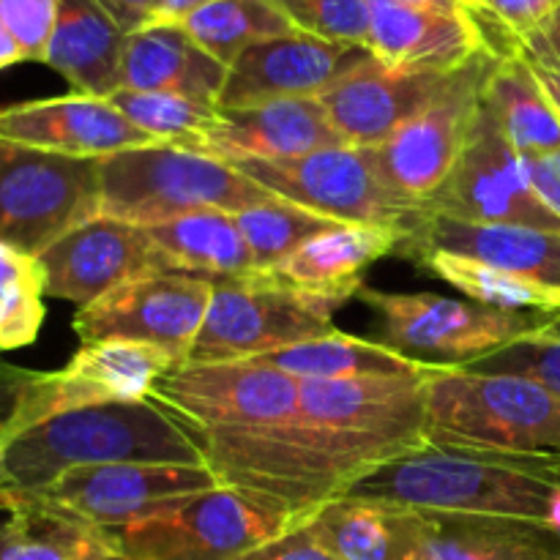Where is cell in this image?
Returning <instances> with one entry per match:
<instances>
[{"mask_svg":"<svg viewBox=\"0 0 560 560\" xmlns=\"http://www.w3.org/2000/svg\"><path fill=\"white\" fill-rule=\"evenodd\" d=\"M345 495L410 512L512 520L550 530L560 501V457L427 443L372 468Z\"/></svg>","mask_w":560,"mask_h":560,"instance_id":"1","label":"cell"},{"mask_svg":"<svg viewBox=\"0 0 560 560\" xmlns=\"http://www.w3.org/2000/svg\"><path fill=\"white\" fill-rule=\"evenodd\" d=\"M206 465L195 432L162 405L113 402L69 410L0 443V487L33 492L80 465Z\"/></svg>","mask_w":560,"mask_h":560,"instance_id":"2","label":"cell"},{"mask_svg":"<svg viewBox=\"0 0 560 560\" xmlns=\"http://www.w3.org/2000/svg\"><path fill=\"white\" fill-rule=\"evenodd\" d=\"M195 438L222 485L271 498L301 520L383 465L381 454L359 438L299 413L282 424L195 432Z\"/></svg>","mask_w":560,"mask_h":560,"instance_id":"3","label":"cell"},{"mask_svg":"<svg viewBox=\"0 0 560 560\" xmlns=\"http://www.w3.org/2000/svg\"><path fill=\"white\" fill-rule=\"evenodd\" d=\"M279 200L233 164L173 142L129 148L98 159V217L148 228L184 213H241Z\"/></svg>","mask_w":560,"mask_h":560,"instance_id":"4","label":"cell"},{"mask_svg":"<svg viewBox=\"0 0 560 560\" xmlns=\"http://www.w3.org/2000/svg\"><path fill=\"white\" fill-rule=\"evenodd\" d=\"M427 441L560 457V397L528 377L443 366L427 383Z\"/></svg>","mask_w":560,"mask_h":560,"instance_id":"5","label":"cell"},{"mask_svg":"<svg viewBox=\"0 0 560 560\" xmlns=\"http://www.w3.org/2000/svg\"><path fill=\"white\" fill-rule=\"evenodd\" d=\"M299 523L293 509L222 485L178 498L109 536L129 560H235Z\"/></svg>","mask_w":560,"mask_h":560,"instance_id":"6","label":"cell"},{"mask_svg":"<svg viewBox=\"0 0 560 560\" xmlns=\"http://www.w3.org/2000/svg\"><path fill=\"white\" fill-rule=\"evenodd\" d=\"M211 282V304L186 361H252L337 331V306L290 288L271 271Z\"/></svg>","mask_w":560,"mask_h":560,"instance_id":"7","label":"cell"},{"mask_svg":"<svg viewBox=\"0 0 560 560\" xmlns=\"http://www.w3.org/2000/svg\"><path fill=\"white\" fill-rule=\"evenodd\" d=\"M359 299L381 317L377 342L405 359L454 370L498 353L556 317L490 310L438 293H386L366 284Z\"/></svg>","mask_w":560,"mask_h":560,"instance_id":"8","label":"cell"},{"mask_svg":"<svg viewBox=\"0 0 560 560\" xmlns=\"http://www.w3.org/2000/svg\"><path fill=\"white\" fill-rule=\"evenodd\" d=\"M282 200L342 224H381L413 230L430 217L424 202L397 195L375 162L372 148L334 145L277 162L233 164Z\"/></svg>","mask_w":560,"mask_h":560,"instance_id":"9","label":"cell"},{"mask_svg":"<svg viewBox=\"0 0 560 560\" xmlns=\"http://www.w3.org/2000/svg\"><path fill=\"white\" fill-rule=\"evenodd\" d=\"M98 217V159L0 140V244L36 257Z\"/></svg>","mask_w":560,"mask_h":560,"instance_id":"10","label":"cell"},{"mask_svg":"<svg viewBox=\"0 0 560 560\" xmlns=\"http://www.w3.org/2000/svg\"><path fill=\"white\" fill-rule=\"evenodd\" d=\"M186 359L145 342H88L55 372H27L14 413L0 430V443L58 413L113 402L151 399L153 386Z\"/></svg>","mask_w":560,"mask_h":560,"instance_id":"11","label":"cell"},{"mask_svg":"<svg viewBox=\"0 0 560 560\" xmlns=\"http://www.w3.org/2000/svg\"><path fill=\"white\" fill-rule=\"evenodd\" d=\"M299 377L255 361H186L153 386L151 402L191 432L252 430L299 413Z\"/></svg>","mask_w":560,"mask_h":560,"instance_id":"12","label":"cell"},{"mask_svg":"<svg viewBox=\"0 0 560 560\" xmlns=\"http://www.w3.org/2000/svg\"><path fill=\"white\" fill-rule=\"evenodd\" d=\"M498 60L501 58L492 52H481L457 71L452 85L430 107L405 120L388 140L372 148L381 175L397 195L427 206L446 184L454 164L463 156L470 126L479 113L485 80Z\"/></svg>","mask_w":560,"mask_h":560,"instance_id":"13","label":"cell"},{"mask_svg":"<svg viewBox=\"0 0 560 560\" xmlns=\"http://www.w3.org/2000/svg\"><path fill=\"white\" fill-rule=\"evenodd\" d=\"M217 487H222V479L208 465L109 463L80 465L42 490L16 492L93 528L115 530L159 512L178 498Z\"/></svg>","mask_w":560,"mask_h":560,"instance_id":"14","label":"cell"},{"mask_svg":"<svg viewBox=\"0 0 560 560\" xmlns=\"http://www.w3.org/2000/svg\"><path fill=\"white\" fill-rule=\"evenodd\" d=\"M213 282L180 271H156L126 279L71 320L82 345L126 339L145 342L189 359L206 320Z\"/></svg>","mask_w":560,"mask_h":560,"instance_id":"15","label":"cell"},{"mask_svg":"<svg viewBox=\"0 0 560 560\" xmlns=\"http://www.w3.org/2000/svg\"><path fill=\"white\" fill-rule=\"evenodd\" d=\"M432 375L301 381L299 416L359 438L383 463H392L430 443L427 383Z\"/></svg>","mask_w":560,"mask_h":560,"instance_id":"16","label":"cell"},{"mask_svg":"<svg viewBox=\"0 0 560 560\" xmlns=\"http://www.w3.org/2000/svg\"><path fill=\"white\" fill-rule=\"evenodd\" d=\"M427 206L430 213L463 222L520 224L560 233V219L536 200L520 167V153L509 145L485 102L479 104L463 156Z\"/></svg>","mask_w":560,"mask_h":560,"instance_id":"17","label":"cell"},{"mask_svg":"<svg viewBox=\"0 0 560 560\" xmlns=\"http://www.w3.org/2000/svg\"><path fill=\"white\" fill-rule=\"evenodd\" d=\"M44 295L88 306L107 290L142 273L170 271L145 228L109 217H93L60 235L36 255Z\"/></svg>","mask_w":560,"mask_h":560,"instance_id":"18","label":"cell"},{"mask_svg":"<svg viewBox=\"0 0 560 560\" xmlns=\"http://www.w3.org/2000/svg\"><path fill=\"white\" fill-rule=\"evenodd\" d=\"M370 58L372 52L361 44L328 42L304 31L268 38L230 66L219 109L255 107L277 98H317Z\"/></svg>","mask_w":560,"mask_h":560,"instance_id":"19","label":"cell"},{"mask_svg":"<svg viewBox=\"0 0 560 560\" xmlns=\"http://www.w3.org/2000/svg\"><path fill=\"white\" fill-rule=\"evenodd\" d=\"M457 71L392 69L370 58L317 98L345 145L377 148L405 120L430 107L452 85Z\"/></svg>","mask_w":560,"mask_h":560,"instance_id":"20","label":"cell"},{"mask_svg":"<svg viewBox=\"0 0 560 560\" xmlns=\"http://www.w3.org/2000/svg\"><path fill=\"white\" fill-rule=\"evenodd\" d=\"M0 140L74 159H104L156 142L109 98L82 93L0 107Z\"/></svg>","mask_w":560,"mask_h":560,"instance_id":"21","label":"cell"},{"mask_svg":"<svg viewBox=\"0 0 560 560\" xmlns=\"http://www.w3.org/2000/svg\"><path fill=\"white\" fill-rule=\"evenodd\" d=\"M334 145L345 142L334 131L320 98H277L255 107L219 109V124L191 142L189 151L238 164L277 162Z\"/></svg>","mask_w":560,"mask_h":560,"instance_id":"22","label":"cell"},{"mask_svg":"<svg viewBox=\"0 0 560 560\" xmlns=\"http://www.w3.org/2000/svg\"><path fill=\"white\" fill-rule=\"evenodd\" d=\"M372 58L392 69L457 71L490 52L468 9L432 11L399 0H366Z\"/></svg>","mask_w":560,"mask_h":560,"instance_id":"23","label":"cell"},{"mask_svg":"<svg viewBox=\"0 0 560 560\" xmlns=\"http://www.w3.org/2000/svg\"><path fill=\"white\" fill-rule=\"evenodd\" d=\"M424 249L474 257L560 290V233L552 230L463 222V219L430 213L410 230L399 255L413 257L416 252Z\"/></svg>","mask_w":560,"mask_h":560,"instance_id":"24","label":"cell"},{"mask_svg":"<svg viewBox=\"0 0 560 560\" xmlns=\"http://www.w3.org/2000/svg\"><path fill=\"white\" fill-rule=\"evenodd\" d=\"M408 233L410 230L381 224H339L306 241L271 273L290 288L339 310L364 288L366 268L375 266L381 257L399 255Z\"/></svg>","mask_w":560,"mask_h":560,"instance_id":"25","label":"cell"},{"mask_svg":"<svg viewBox=\"0 0 560 560\" xmlns=\"http://www.w3.org/2000/svg\"><path fill=\"white\" fill-rule=\"evenodd\" d=\"M402 560H560V539L512 520L410 512Z\"/></svg>","mask_w":560,"mask_h":560,"instance_id":"26","label":"cell"},{"mask_svg":"<svg viewBox=\"0 0 560 560\" xmlns=\"http://www.w3.org/2000/svg\"><path fill=\"white\" fill-rule=\"evenodd\" d=\"M228 66L206 52L180 25H148L129 33L120 63L126 91L175 93L219 107Z\"/></svg>","mask_w":560,"mask_h":560,"instance_id":"27","label":"cell"},{"mask_svg":"<svg viewBox=\"0 0 560 560\" xmlns=\"http://www.w3.org/2000/svg\"><path fill=\"white\" fill-rule=\"evenodd\" d=\"M129 33L98 0H58V20L44 63L69 80L71 93L109 98L120 91Z\"/></svg>","mask_w":560,"mask_h":560,"instance_id":"28","label":"cell"},{"mask_svg":"<svg viewBox=\"0 0 560 560\" xmlns=\"http://www.w3.org/2000/svg\"><path fill=\"white\" fill-rule=\"evenodd\" d=\"M0 560H113L109 530L52 512L22 492L0 487Z\"/></svg>","mask_w":560,"mask_h":560,"instance_id":"29","label":"cell"},{"mask_svg":"<svg viewBox=\"0 0 560 560\" xmlns=\"http://www.w3.org/2000/svg\"><path fill=\"white\" fill-rule=\"evenodd\" d=\"M145 233L162 252L170 271L206 279L257 273L235 213L206 208L167 222L148 224Z\"/></svg>","mask_w":560,"mask_h":560,"instance_id":"30","label":"cell"},{"mask_svg":"<svg viewBox=\"0 0 560 560\" xmlns=\"http://www.w3.org/2000/svg\"><path fill=\"white\" fill-rule=\"evenodd\" d=\"M481 102L520 156L560 151V115L523 55L498 60L485 80Z\"/></svg>","mask_w":560,"mask_h":560,"instance_id":"31","label":"cell"},{"mask_svg":"<svg viewBox=\"0 0 560 560\" xmlns=\"http://www.w3.org/2000/svg\"><path fill=\"white\" fill-rule=\"evenodd\" d=\"M255 364L273 366L299 381H350V377H413L432 375L441 366L405 359L383 342L334 331L328 337L290 345L273 353L252 359Z\"/></svg>","mask_w":560,"mask_h":560,"instance_id":"32","label":"cell"},{"mask_svg":"<svg viewBox=\"0 0 560 560\" xmlns=\"http://www.w3.org/2000/svg\"><path fill=\"white\" fill-rule=\"evenodd\" d=\"M408 517V509L342 495L306 514L301 525L337 560H402Z\"/></svg>","mask_w":560,"mask_h":560,"instance_id":"33","label":"cell"},{"mask_svg":"<svg viewBox=\"0 0 560 560\" xmlns=\"http://www.w3.org/2000/svg\"><path fill=\"white\" fill-rule=\"evenodd\" d=\"M410 260L419 262L424 271L448 282L459 293L468 295L474 304L503 312H530V315H560V290L550 284L534 282L520 273L503 271L490 262L474 260L465 255H452L441 249L416 252Z\"/></svg>","mask_w":560,"mask_h":560,"instance_id":"34","label":"cell"},{"mask_svg":"<svg viewBox=\"0 0 560 560\" xmlns=\"http://www.w3.org/2000/svg\"><path fill=\"white\" fill-rule=\"evenodd\" d=\"M180 27L228 69L255 44L295 31L293 22L268 0H213L186 16Z\"/></svg>","mask_w":560,"mask_h":560,"instance_id":"35","label":"cell"},{"mask_svg":"<svg viewBox=\"0 0 560 560\" xmlns=\"http://www.w3.org/2000/svg\"><path fill=\"white\" fill-rule=\"evenodd\" d=\"M235 222H238L241 233H244L257 273L273 271L279 262L288 260L306 241L342 224L328 217H320V213L310 211V208L282 200V197L235 213Z\"/></svg>","mask_w":560,"mask_h":560,"instance_id":"36","label":"cell"},{"mask_svg":"<svg viewBox=\"0 0 560 560\" xmlns=\"http://www.w3.org/2000/svg\"><path fill=\"white\" fill-rule=\"evenodd\" d=\"M109 102L118 107L124 118H129L137 129L151 135L156 142H173L180 148H189L219 124V107H208V104L175 96V93L120 88L109 96Z\"/></svg>","mask_w":560,"mask_h":560,"instance_id":"37","label":"cell"},{"mask_svg":"<svg viewBox=\"0 0 560 560\" xmlns=\"http://www.w3.org/2000/svg\"><path fill=\"white\" fill-rule=\"evenodd\" d=\"M44 323V279L36 257L0 244V353L31 345Z\"/></svg>","mask_w":560,"mask_h":560,"instance_id":"38","label":"cell"},{"mask_svg":"<svg viewBox=\"0 0 560 560\" xmlns=\"http://www.w3.org/2000/svg\"><path fill=\"white\" fill-rule=\"evenodd\" d=\"M459 370L528 377V381L541 383L560 397V315L550 317L545 326L536 328L528 337L506 345L503 350L476 361V364L459 366Z\"/></svg>","mask_w":560,"mask_h":560,"instance_id":"39","label":"cell"},{"mask_svg":"<svg viewBox=\"0 0 560 560\" xmlns=\"http://www.w3.org/2000/svg\"><path fill=\"white\" fill-rule=\"evenodd\" d=\"M277 5L295 31L328 38V42L361 44L370 38V5L366 0H268Z\"/></svg>","mask_w":560,"mask_h":560,"instance_id":"40","label":"cell"},{"mask_svg":"<svg viewBox=\"0 0 560 560\" xmlns=\"http://www.w3.org/2000/svg\"><path fill=\"white\" fill-rule=\"evenodd\" d=\"M58 20V0H0V22L11 31L25 60L44 63Z\"/></svg>","mask_w":560,"mask_h":560,"instance_id":"41","label":"cell"},{"mask_svg":"<svg viewBox=\"0 0 560 560\" xmlns=\"http://www.w3.org/2000/svg\"><path fill=\"white\" fill-rule=\"evenodd\" d=\"M235 560H337L304 525H295L288 534L277 536V539L262 541L255 550L244 552Z\"/></svg>","mask_w":560,"mask_h":560,"instance_id":"42","label":"cell"},{"mask_svg":"<svg viewBox=\"0 0 560 560\" xmlns=\"http://www.w3.org/2000/svg\"><path fill=\"white\" fill-rule=\"evenodd\" d=\"M520 55H523L528 63L560 71V9L545 22V25H539L534 33H528V36L520 42Z\"/></svg>","mask_w":560,"mask_h":560,"instance_id":"43","label":"cell"},{"mask_svg":"<svg viewBox=\"0 0 560 560\" xmlns=\"http://www.w3.org/2000/svg\"><path fill=\"white\" fill-rule=\"evenodd\" d=\"M520 167H523L525 180H528L530 191L536 195V200L547 208L550 213H556L560 219V173L552 167V162L547 156H520Z\"/></svg>","mask_w":560,"mask_h":560,"instance_id":"44","label":"cell"},{"mask_svg":"<svg viewBox=\"0 0 560 560\" xmlns=\"http://www.w3.org/2000/svg\"><path fill=\"white\" fill-rule=\"evenodd\" d=\"M104 9L113 14V20L124 27L126 33H137L142 27L153 25L159 0H98Z\"/></svg>","mask_w":560,"mask_h":560,"instance_id":"45","label":"cell"},{"mask_svg":"<svg viewBox=\"0 0 560 560\" xmlns=\"http://www.w3.org/2000/svg\"><path fill=\"white\" fill-rule=\"evenodd\" d=\"M27 372L31 370L0 364V430H3L5 421L11 419V413H14L16 397H20V388L22 383H25Z\"/></svg>","mask_w":560,"mask_h":560,"instance_id":"46","label":"cell"},{"mask_svg":"<svg viewBox=\"0 0 560 560\" xmlns=\"http://www.w3.org/2000/svg\"><path fill=\"white\" fill-rule=\"evenodd\" d=\"M208 3H213V0H159L153 25H180L186 16H191Z\"/></svg>","mask_w":560,"mask_h":560,"instance_id":"47","label":"cell"},{"mask_svg":"<svg viewBox=\"0 0 560 560\" xmlns=\"http://www.w3.org/2000/svg\"><path fill=\"white\" fill-rule=\"evenodd\" d=\"M22 60H25V52H22V47L16 44V38L11 36L9 27L0 22V71L22 63Z\"/></svg>","mask_w":560,"mask_h":560,"instance_id":"48","label":"cell"},{"mask_svg":"<svg viewBox=\"0 0 560 560\" xmlns=\"http://www.w3.org/2000/svg\"><path fill=\"white\" fill-rule=\"evenodd\" d=\"M530 66H534V71H536V77H539L541 88H545L547 96H550V102L556 104V109L560 115V71L545 69V66H536V63H530Z\"/></svg>","mask_w":560,"mask_h":560,"instance_id":"49","label":"cell"},{"mask_svg":"<svg viewBox=\"0 0 560 560\" xmlns=\"http://www.w3.org/2000/svg\"><path fill=\"white\" fill-rule=\"evenodd\" d=\"M399 3L419 5V9H432V11H465V0H399Z\"/></svg>","mask_w":560,"mask_h":560,"instance_id":"50","label":"cell"},{"mask_svg":"<svg viewBox=\"0 0 560 560\" xmlns=\"http://www.w3.org/2000/svg\"><path fill=\"white\" fill-rule=\"evenodd\" d=\"M547 159H550V162H552V167H556L558 173H560V151H558V153H552V156H547Z\"/></svg>","mask_w":560,"mask_h":560,"instance_id":"51","label":"cell"},{"mask_svg":"<svg viewBox=\"0 0 560 560\" xmlns=\"http://www.w3.org/2000/svg\"><path fill=\"white\" fill-rule=\"evenodd\" d=\"M113 560H129V558H124V556H118V558H113Z\"/></svg>","mask_w":560,"mask_h":560,"instance_id":"52","label":"cell"}]
</instances>
